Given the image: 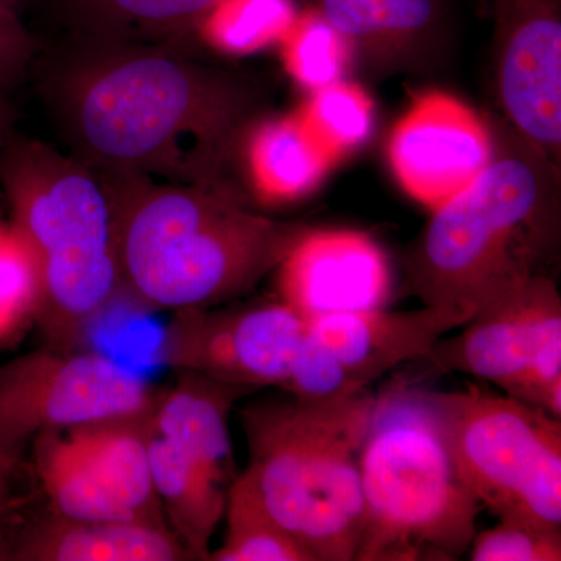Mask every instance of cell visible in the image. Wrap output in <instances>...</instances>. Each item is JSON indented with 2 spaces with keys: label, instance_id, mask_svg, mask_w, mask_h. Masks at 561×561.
<instances>
[{
  "label": "cell",
  "instance_id": "cell-29",
  "mask_svg": "<svg viewBox=\"0 0 561 561\" xmlns=\"http://www.w3.org/2000/svg\"><path fill=\"white\" fill-rule=\"evenodd\" d=\"M36 43L21 13L0 0V91L9 92L35 65Z\"/></svg>",
  "mask_w": 561,
  "mask_h": 561
},
{
  "label": "cell",
  "instance_id": "cell-18",
  "mask_svg": "<svg viewBox=\"0 0 561 561\" xmlns=\"http://www.w3.org/2000/svg\"><path fill=\"white\" fill-rule=\"evenodd\" d=\"M36 561H173L192 559L164 524L81 523L60 518L36 530L13 552Z\"/></svg>",
  "mask_w": 561,
  "mask_h": 561
},
{
  "label": "cell",
  "instance_id": "cell-9",
  "mask_svg": "<svg viewBox=\"0 0 561 561\" xmlns=\"http://www.w3.org/2000/svg\"><path fill=\"white\" fill-rule=\"evenodd\" d=\"M309 323L289 306L257 302L228 311H180L162 342L171 367L253 391L284 389Z\"/></svg>",
  "mask_w": 561,
  "mask_h": 561
},
{
  "label": "cell",
  "instance_id": "cell-19",
  "mask_svg": "<svg viewBox=\"0 0 561 561\" xmlns=\"http://www.w3.org/2000/svg\"><path fill=\"white\" fill-rule=\"evenodd\" d=\"M220 0H51L68 35L176 44L197 38Z\"/></svg>",
  "mask_w": 561,
  "mask_h": 561
},
{
  "label": "cell",
  "instance_id": "cell-23",
  "mask_svg": "<svg viewBox=\"0 0 561 561\" xmlns=\"http://www.w3.org/2000/svg\"><path fill=\"white\" fill-rule=\"evenodd\" d=\"M227 535L214 561H316L262 505L245 474L227 493Z\"/></svg>",
  "mask_w": 561,
  "mask_h": 561
},
{
  "label": "cell",
  "instance_id": "cell-31",
  "mask_svg": "<svg viewBox=\"0 0 561 561\" xmlns=\"http://www.w3.org/2000/svg\"><path fill=\"white\" fill-rule=\"evenodd\" d=\"M18 459L13 457L2 456L0 454V516L5 511L7 494H9V478L11 471H13L14 465ZM0 559H3L2 552H0Z\"/></svg>",
  "mask_w": 561,
  "mask_h": 561
},
{
  "label": "cell",
  "instance_id": "cell-7",
  "mask_svg": "<svg viewBox=\"0 0 561 561\" xmlns=\"http://www.w3.org/2000/svg\"><path fill=\"white\" fill-rule=\"evenodd\" d=\"M432 397L461 481L481 507L561 531V421L476 386Z\"/></svg>",
  "mask_w": 561,
  "mask_h": 561
},
{
  "label": "cell",
  "instance_id": "cell-17",
  "mask_svg": "<svg viewBox=\"0 0 561 561\" xmlns=\"http://www.w3.org/2000/svg\"><path fill=\"white\" fill-rule=\"evenodd\" d=\"M249 391L190 373L158 405L153 415L154 431L225 486L232 472L228 412L234 401Z\"/></svg>",
  "mask_w": 561,
  "mask_h": 561
},
{
  "label": "cell",
  "instance_id": "cell-25",
  "mask_svg": "<svg viewBox=\"0 0 561 561\" xmlns=\"http://www.w3.org/2000/svg\"><path fill=\"white\" fill-rule=\"evenodd\" d=\"M295 18L291 0H220L197 38L219 54L243 57L279 44Z\"/></svg>",
  "mask_w": 561,
  "mask_h": 561
},
{
  "label": "cell",
  "instance_id": "cell-27",
  "mask_svg": "<svg viewBox=\"0 0 561 561\" xmlns=\"http://www.w3.org/2000/svg\"><path fill=\"white\" fill-rule=\"evenodd\" d=\"M41 305L38 261L16 227L0 221V343L38 319Z\"/></svg>",
  "mask_w": 561,
  "mask_h": 561
},
{
  "label": "cell",
  "instance_id": "cell-5",
  "mask_svg": "<svg viewBox=\"0 0 561 561\" xmlns=\"http://www.w3.org/2000/svg\"><path fill=\"white\" fill-rule=\"evenodd\" d=\"M360 479L356 561H454L470 549L482 507L457 471L432 391L404 379L376 397Z\"/></svg>",
  "mask_w": 561,
  "mask_h": 561
},
{
  "label": "cell",
  "instance_id": "cell-22",
  "mask_svg": "<svg viewBox=\"0 0 561 561\" xmlns=\"http://www.w3.org/2000/svg\"><path fill=\"white\" fill-rule=\"evenodd\" d=\"M36 465L60 518L81 523L142 522L103 483L68 434H39Z\"/></svg>",
  "mask_w": 561,
  "mask_h": 561
},
{
  "label": "cell",
  "instance_id": "cell-11",
  "mask_svg": "<svg viewBox=\"0 0 561 561\" xmlns=\"http://www.w3.org/2000/svg\"><path fill=\"white\" fill-rule=\"evenodd\" d=\"M493 150L491 125L478 111L449 92L427 90L394 124L387 157L402 191L434 210L481 175Z\"/></svg>",
  "mask_w": 561,
  "mask_h": 561
},
{
  "label": "cell",
  "instance_id": "cell-14",
  "mask_svg": "<svg viewBox=\"0 0 561 561\" xmlns=\"http://www.w3.org/2000/svg\"><path fill=\"white\" fill-rule=\"evenodd\" d=\"M559 320L556 280L537 276L476 313L460 334L442 337L423 360L431 371L465 373L511 394L542 335Z\"/></svg>",
  "mask_w": 561,
  "mask_h": 561
},
{
  "label": "cell",
  "instance_id": "cell-10",
  "mask_svg": "<svg viewBox=\"0 0 561 561\" xmlns=\"http://www.w3.org/2000/svg\"><path fill=\"white\" fill-rule=\"evenodd\" d=\"M493 94L505 122L559 165L561 0H490Z\"/></svg>",
  "mask_w": 561,
  "mask_h": 561
},
{
  "label": "cell",
  "instance_id": "cell-12",
  "mask_svg": "<svg viewBox=\"0 0 561 561\" xmlns=\"http://www.w3.org/2000/svg\"><path fill=\"white\" fill-rule=\"evenodd\" d=\"M348 44L371 79L440 68L454 46L449 0H298Z\"/></svg>",
  "mask_w": 561,
  "mask_h": 561
},
{
  "label": "cell",
  "instance_id": "cell-16",
  "mask_svg": "<svg viewBox=\"0 0 561 561\" xmlns=\"http://www.w3.org/2000/svg\"><path fill=\"white\" fill-rule=\"evenodd\" d=\"M238 160L251 194L272 206L308 197L337 165L298 113L260 117L243 136Z\"/></svg>",
  "mask_w": 561,
  "mask_h": 561
},
{
  "label": "cell",
  "instance_id": "cell-32",
  "mask_svg": "<svg viewBox=\"0 0 561 561\" xmlns=\"http://www.w3.org/2000/svg\"><path fill=\"white\" fill-rule=\"evenodd\" d=\"M2 2H5L7 5L13 7V9H16L18 11H21V7L24 5L27 0H2Z\"/></svg>",
  "mask_w": 561,
  "mask_h": 561
},
{
  "label": "cell",
  "instance_id": "cell-4",
  "mask_svg": "<svg viewBox=\"0 0 561 561\" xmlns=\"http://www.w3.org/2000/svg\"><path fill=\"white\" fill-rule=\"evenodd\" d=\"M376 394L268 402L242 413L250 465L243 474L316 561H354L364 531L360 451Z\"/></svg>",
  "mask_w": 561,
  "mask_h": 561
},
{
  "label": "cell",
  "instance_id": "cell-1",
  "mask_svg": "<svg viewBox=\"0 0 561 561\" xmlns=\"http://www.w3.org/2000/svg\"><path fill=\"white\" fill-rule=\"evenodd\" d=\"M38 79L69 153L99 175L231 181L264 105L256 81L179 44L68 35L47 51Z\"/></svg>",
  "mask_w": 561,
  "mask_h": 561
},
{
  "label": "cell",
  "instance_id": "cell-30",
  "mask_svg": "<svg viewBox=\"0 0 561 561\" xmlns=\"http://www.w3.org/2000/svg\"><path fill=\"white\" fill-rule=\"evenodd\" d=\"M13 136V114H11L5 92L0 91V154Z\"/></svg>",
  "mask_w": 561,
  "mask_h": 561
},
{
  "label": "cell",
  "instance_id": "cell-20",
  "mask_svg": "<svg viewBox=\"0 0 561 561\" xmlns=\"http://www.w3.org/2000/svg\"><path fill=\"white\" fill-rule=\"evenodd\" d=\"M147 446L154 491L173 534L192 559L209 560L210 538L225 516L228 491L161 435H149Z\"/></svg>",
  "mask_w": 561,
  "mask_h": 561
},
{
  "label": "cell",
  "instance_id": "cell-6",
  "mask_svg": "<svg viewBox=\"0 0 561 561\" xmlns=\"http://www.w3.org/2000/svg\"><path fill=\"white\" fill-rule=\"evenodd\" d=\"M11 224L38 261V319L72 337L121 291L113 216L101 176L70 153L13 136L0 154Z\"/></svg>",
  "mask_w": 561,
  "mask_h": 561
},
{
  "label": "cell",
  "instance_id": "cell-2",
  "mask_svg": "<svg viewBox=\"0 0 561 561\" xmlns=\"http://www.w3.org/2000/svg\"><path fill=\"white\" fill-rule=\"evenodd\" d=\"M99 175V173H98ZM121 290L153 309H209L253 289L308 230L251 210L232 181L99 175Z\"/></svg>",
  "mask_w": 561,
  "mask_h": 561
},
{
  "label": "cell",
  "instance_id": "cell-13",
  "mask_svg": "<svg viewBox=\"0 0 561 561\" xmlns=\"http://www.w3.org/2000/svg\"><path fill=\"white\" fill-rule=\"evenodd\" d=\"M279 301L302 320L383 309L391 295L387 254L357 230H311L276 265Z\"/></svg>",
  "mask_w": 561,
  "mask_h": 561
},
{
  "label": "cell",
  "instance_id": "cell-15",
  "mask_svg": "<svg viewBox=\"0 0 561 561\" xmlns=\"http://www.w3.org/2000/svg\"><path fill=\"white\" fill-rule=\"evenodd\" d=\"M470 312L445 306L415 311L341 313L311 321L309 330L337 362L350 389L367 390L393 368L423 359L446 332L463 327Z\"/></svg>",
  "mask_w": 561,
  "mask_h": 561
},
{
  "label": "cell",
  "instance_id": "cell-3",
  "mask_svg": "<svg viewBox=\"0 0 561 561\" xmlns=\"http://www.w3.org/2000/svg\"><path fill=\"white\" fill-rule=\"evenodd\" d=\"M493 157L432 216L405 254L424 306L476 316L537 276L560 243V168L507 122H491Z\"/></svg>",
  "mask_w": 561,
  "mask_h": 561
},
{
  "label": "cell",
  "instance_id": "cell-26",
  "mask_svg": "<svg viewBox=\"0 0 561 561\" xmlns=\"http://www.w3.org/2000/svg\"><path fill=\"white\" fill-rule=\"evenodd\" d=\"M279 46L287 73L309 92L345 80L354 69L348 44L312 11L295 18Z\"/></svg>",
  "mask_w": 561,
  "mask_h": 561
},
{
  "label": "cell",
  "instance_id": "cell-24",
  "mask_svg": "<svg viewBox=\"0 0 561 561\" xmlns=\"http://www.w3.org/2000/svg\"><path fill=\"white\" fill-rule=\"evenodd\" d=\"M297 113L335 164L365 146L375 128L370 95L359 83L346 79L309 92Z\"/></svg>",
  "mask_w": 561,
  "mask_h": 561
},
{
  "label": "cell",
  "instance_id": "cell-8",
  "mask_svg": "<svg viewBox=\"0 0 561 561\" xmlns=\"http://www.w3.org/2000/svg\"><path fill=\"white\" fill-rule=\"evenodd\" d=\"M150 402L144 379L105 354H27L0 368V454L18 459L43 432L139 419Z\"/></svg>",
  "mask_w": 561,
  "mask_h": 561
},
{
  "label": "cell",
  "instance_id": "cell-21",
  "mask_svg": "<svg viewBox=\"0 0 561 561\" xmlns=\"http://www.w3.org/2000/svg\"><path fill=\"white\" fill-rule=\"evenodd\" d=\"M127 420L99 421L70 427L68 437L103 483L142 522L162 523L151 476L147 437Z\"/></svg>",
  "mask_w": 561,
  "mask_h": 561
},
{
  "label": "cell",
  "instance_id": "cell-28",
  "mask_svg": "<svg viewBox=\"0 0 561 561\" xmlns=\"http://www.w3.org/2000/svg\"><path fill=\"white\" fill-rule=\"evenodd\" d=\"M472 561H560L561 531L534 524L500 519L491 529L474 535Z\"/></svg>",
  "mask_w": 561,
  "mask_h": 561
}]
</instances>
